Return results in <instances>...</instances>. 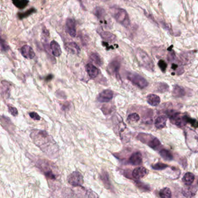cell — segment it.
I'll use <instances>...</instances> for the list:
<instances>
[{"label": "cell", "instance_id": "6da1fadb", "mask_svg": "<svg viewBox=\"0 0 198 198\" xmlns=\"http://www.w3.org/2000/svg\"><path fill=\"white\" fill-rule=\"evenodd\" d=\"M32 140L44 153L50 157L55 158L58 154L59 148L51 136L45 131L34 130L30 134Z\"/></svg>", "mask_w": 198, "mask_h": 198}, {"label": "cell", "instance_id": "7a4b0ae2", "mask_svg": "<svg viewBox=\"0 0 198 198\" xmlns=\"http://www.w3.org/2000/svg\"><path fill=\"white\" fill-rule=\"evenodd\" d=\"M136 54L138 61L141 66L150 71L154 70V62L145 51L141 48H138Z\"/></svg>", "mask_w": 198, "mask_h": 198}, {"label": "cell", "instance_id": "3957f363", "mask_svg": "<svg viewBox=\"0 0 198 198\" xmlns=\"http://www.w3.org/2000/svg\"><path fill=\"white\" fill-rule=\"evenodd\" d=\"M112 14L116 21L125 28H128L130 25V21L127 11L122 8H115L112 11Z\"/></svg>", "mask_w": 198, "mask_h": 198}, {"label": "cell", "instance_id": "277c9868", "mask_svg": "<svg viewBox=\"0 0 198 198\" xmlns=\"http://www.w3.org/2000/svg\"><path fill=\"white\" fill-rule=\"evenodd\" d=\"M52 163H50L47 160H42V162L39 164V166L47 178L51 180H55L58 175L56 174L55 165L52 166Z\"/></svg>", "mask_w": 198, "mask_h": 198}, {"label": "cell", "instance_id": "5b68a950", "mask_svg": "<svg viewBox=\"0 0 198 198\" xmlns=\"http://www.w3.org/2000/svg\"><path fill=\"white\" fill-rule=\"evenodd\" d=\"M127 78L132 84L141 89L147 87L148 86V82L144 77L135 73H128Z\"/></svg>", "mask_w": 198, "mask_h": 198}, {"label": "cell", "instance_id": "8992f818", "mask_svg": "<svg viewBox=\"0 0 198 198\" xmlns=\"http://www.w3.org/2000/svg\"><path fill=\"white\" fill-rule=\"evenodd\" d=\"M67 181L73 187H81L84 183L82 174L78 171H74L68 177Z\"/></svg>", "mask_w": 198, "mask_h": 198}, {"label": "cell", "instance_id": "52a82bcc", "mask_svg": "<svg viewBox=\"0 0 198 198\" xmlns=\"http://www.w3.org/2000/svg\"><path fill=\"white\" fill-rule=\"evenodd\" d=\"M120 62L118 60L112 61L108 67V70L112 75H115L117 78H119V70L120 67Z\"/></svg>", "mask_w": 198, "mask_h": 198}, {"label": "cell", "instance_id": "ba28073f", "mask_svg": "<svg viewBox=\"0 0 198 198\" xmlns=\"http://www.w3.org/2000/svg\"><path fill=\"white\" fill-rule=\"evenodd\" d=\"M113 92L110 89H106L99 93L97 97V100L100 102H108L113 98Z\"/></svg>", "mask_w": 198, "mask_h": 198}, {"label": "cell", "instance_id": "9c48e42d", "mask_svg": "<svg viewBox=\"0 0 198 198\" xmlns=\"http://www.w3.org/2000/svg\"><path fill=\"white\" fill-rule=\"evenodd\" d=\"M64 48L66 52L73 55H77L80 52L79 46L74 42H69L64 44Z\"/></svg>", "mask_w": 198, "mask_h": 198}, {"label": "cell", "instance_id": "30bf717a", "mask_svg": "<svg viewBox=\"0 0 198 198\" xmlns=\"http://www.w3.org/2000/svg\"><path fill=\"white\" fill-rule=\"evenodd\" d=\"M21 52L24 58L29 59H32L35 56V52L33 48L28 45H25L22 47Z\"/></svg>", "mask_w": 198, "mask_h": 198}, {"label": "cell", "instance_id": "8fae6325", "mask_svg": "<svg viewBox=\"0 0 198 198\" xmlns=\"http://www.w3.org/2000/svg\"><path fill=\"white\" fill-rule=\"evenodd\" d=\"M148 170L144 167H138L132 171V175L135 179L139 180L147 176Z\"/></svg>", "mask_w": 198, "mask_h": 198}, {"label": "cell", "instance_id": "7c38bea8", "mask_svg": "<svg viewBox=\"0 0 198 198\" xmlns=\"http://www.w3.org/2000/svg\"><path fill=\"white\" fill-rule=\"evenodd\" d=\"M66 26L67 30L70 36L72 37H75L76 36V29L74 21L71 18L67 19Z\"/></svg>", "mask_w": 198, "mask_h": 198}, {"label": "cell", "instance_id": "4fadbf2b", "mask_svg": "<svg viewBox=\"0 0 198 198\" xmlns=\"http://www.w3.org/2000/svg\"><path fill=\"white\" fill-rule=\"evenodd\" d=\"M128 162L133 166L141 165L143 163L142 154L139 152L134 153L129 158Z\"/></svg>", "mask_w": 198, "mask_h": 198}, {"label": "cell", "instance_id": "5bb4252c", "mask_svg": "<svg viewBox=\"0 0 198 198\" xmlns=\"http://www.w3.org/2000/svg\"><path fill=\"white\" fill-rule=\"evenodd\" d=\"M50 50L52 55L56 57H59L62 54V50L59 44L55 40H52L50 43Z\"/></svg>", "mask_w": 198, "mask_h": 198}, {"label": "cell", "instance_id": "9a60e30c", "mask_svg": "<svg viewBox=\"0 0 198 198\" xmlns=\"http://www.w3.org/2000/svg\"><path fill=\"white\" fill-rule=\"evenodd\" d=\"M86 70L88 76L91 78H96L99 74V69L92 63H88L86 65Z\"/></svg>", "mask_w": 198, "mask_h": 198}, {"label": "cell", "instance_id": "2e32d148", "mask_svg": "<svg viewBox=\"0 0 198 198\" xmlns=\"http://www.w3.org/2000/svg\"><path fill=\"white\" fill-rule=\"evenodd\" d=\"M194 51H184L180 55V61L182 64H188L194 56Z\"/></svg>", "mask_w": 198, "mask_h": 198}, {"label": "cell", "instance_id": "e0dca14e", "mask_svg": "<svg viewBox=\"0 0 198 198\" xmlns=\"http://www.w3.org/2000/svg\"><path fill=\"white\" fill-rule=\"evenodd\" d=\"M188 187L183 188L182 192L183 195L187 198H192L195 196L197 191V188L191 185H187Z\"/></svg>", "mask_w": 198, "mask_h": 198}, {"label": "cell", "instance_id": "ac0fdd59", "mask_svg": "<svg viewBox=\"0 0 198 198\" xmlns=\"http://www.w3.org/2000/svg\"><path fill=\"white\" fill-rule=\"evenodd\" d=\"M1 95L4 98H8L10 95V91H11V85L10 83L2 81L1 82Z\"/></svg>", "mask_w": 198, "mask_h": 198}, {"label": "cell", "instance_id": "d6986e66", "mask_svg": "<svg viewBox=\"0 0 198 198\" xmlns=\"http://www.w3.org/2000/svg\"><path fill=\"white\" fill-rule=\"evenodd\" d=\"M100 36L102 37V39L104 40L105 41L109 43L115 42L116 40V37L115 34L113 33H110L108 31H104L102 30L99 32Z\"/></svg>", "mask_w": 198, "mask_h": 198}, {"label": "cell", "instance_id": "ffe728a7", "mask_svg": "<svg viewBox=\"0 0 198 198\" xmlns=\"http://www.w3.org/2000/svg\"><path fill=\"white\" fill-rule=\"evenodd\" d=\"M147 101L149 104L153 106L159 105L160 102V98L156 94H149L147 97Z\"/></svg>", "mask_w": 198, "mask_h": 198}, {"label": "cell", "instance_id": "44dd1931", "mask_svg": "<svg viewBox=\"0 0 198 198\" xmlns=\"http://www.w3.org/2000/svg\"><path fill=\"white\" fill-rule=\"evenodd\" d=\"M174 124L180 127H184L187 124V119L184 117H180L178 114L174 115L171 118Z\"/></svg>", "mask_w": 198, "mask_h": 198}, {"label": "cell", "instance_id": "7402d4cb", "mask_svg": "<svg viewBox=\"0 0 198 198\" xmlns=\"http://www.w3.org/2000/svg\"><path fill=\"white\" fill-rule=\"evenodd\" d=\"M167 118L164 115L160 116L155 120V127L158 129H162L166 126Z\"/></svg>", "mask_w": 198, "mask_h": 198}, {"label": "cell", "instance_id": "603a6c76", "mask_svg": "<svg viewBox=\"0 0 198 198\" xmlns=\"http://www.w3.org/2000/svg\"><path fill=\"white\" fill-rule=\"evenodd\" d=\"M173 95L177 98H180L185 95V91L183 87H182L180 86L176 85L174 86L173 89L172 91Z\"/></svg>", "mask_w": 198, "mask_h": 198}, {"label": "cell", "instance_id": "cb8c5ba5", "mask_svg": "<svg viewBox=\"0 0 198 198\" xmlns=\"http://www.w3.org/2000/svg\"><path fill=\"white\" fill-rule=\"evenodd\" d=\"M100 176H101V179L103 182L105 187L108 189H110L111 188V184H110V181H109L108 173L105 171L102 170L101 172Z\"/></svg>", "mask_w": 198, "mask_h": 198}, {"label": "cell", "instance_id": "d4e9b609", "mask_svg": "<svg viewBox=\"0 0 198 198\" xmlns=\"http://www.w3.org/2000/svg\"><path fill=\"white\" fill-rule=\"evenodd\" d=\"M195 180V175L190 172L187 173L182 178V181L186 185H192Z\"/></svg>", "mask_w": 198, "mask_h": 198}, {"label": "cell", "instance_id": "484cf974", "mask_svg": "<svg viewBox=\"0 0 198 198\" xmlns=\"http://www.w3.org/2000/svg\"><path fill=\"white\" fill-rule=\"evenodd\" d=\"M159 154L162 156V158L167 161H170L173 159V156L171 154L170 152L165 149H162L160 151Z\"/></svg>", "mask_w": 198, "mask_h": 198}, {"label": "cell", "instance_id": "4316f807", "mask_svg": "<svg viewBox=\"0 0 198 198\" xmlns=\"http://www.w3.org/2000/svg\"><path fill=\"white\" fill-rule=\"evenodd\" d=\"M147 144L149 147L153 149H156L159 148L160 145V142L157 138H150L149 141H148Z\"/></svg>", "mask_w": 198, "mask_h": 198}, {"label": "cell", "instance_id": "83f0119b", "mask_svg": "<svg viewBox=\"0 0 198 198\" xmlns=\"http://www.w3.org/2000/svg\"><path fill=\"white\" fill-rule=\"evenodd\" d=\"M94 14L97 18H98L99 19H102L105 17L106 13L102 8L97 6L94 9Z\"/></svg>", "mask_w": 198, "mask_h": 198}, {"label": "cell", "instance_id": "f1b7e54d", "mask_svg": "<svg viewBox=\"0 0 198 198\" xmlns=\"http://www.w3.org/2000/svg\"><path fill=\"white\" fill-rule=\"evenodd\" d=\"M89 58H90V60L92 61L96 65L98 66H101L102 65V60L98 54L93 53L91 54Z\"/></svg>", "mask_w": 198, "mask_h": 198}, {"label": "cell", "instance_id": "f546056e", "mask_svg": "<svg viewBox=\"0 0 198 198\" xmlns=\"http://www.w3.org/2000/svg\"><path fill=\"white\" fill-rule=\"evenodd\" d=\"M160 196L162 198H170L171 197V191L169 188H164L159 192Z\"/></svg>", "mask_w": 198, "mask_h": 198}, {"label": "cell", "instance_id": "4dcf8cb0", "mask_svg": "<svg viewBox=\"0 0 198 198\" xmlns=\"http://www.w3.org/2000/svg\"><path fill=\"white\" fill-rule=\"evenodd\" d=\"M140 117L137 113H133L129 115L127 117V121L129 123H136L139 121Z\"/></svg>", "mask_w": 198, "mask_h": 198}, {"label": "cell", "instance_id": "1f68e13d", "mask_svg": "<svg viewBox=\"0 0 198 198\" xmlns=\"http://www.w3.org/2000/svg\"><path fill=\"white\" fill-rule=\"evenodd\" d=\"M169 167V166L166 164H164L162 163H158L152 166V168L156 170H165L166 168Z\"/></svg>", "mask_w": 198, "mask_h": 198}, {"label": "cell", "instance_id": "d6a6232c", "mask_svg": "<svg viewBox=\"0 0 198 198\" xmlns=\"http://www.w3.org/2000/svg\"><path fill=\"white\" fill-rule=\"evenodd\" d=\"M176 59V54L175 52L173 50H171L167 55V60L169 62H173L175 61Z\"/></svg>", "mask_w": 198, "mask_h": 198}, {"label": "cell", "instance_id": "836d02e7", "mask_svg": "<svg viewBox=\"0 0 198 198\" xmlns=\"http://www.w3.org/2000/svg\"><path fill=\"white\" fill-rule=\"evenodd\" d=\"M158 66L159 67L160 70H162V72H163V73L166 72V68L167 67V65L165 61H164L163 60H160L158 62Z\"/></svg>", "mask_w": 198, "mask_h": 198}, {"label": "cell", "instance_id": "e575fe53", "mask_svg": "<svg viewBox=\"0 0 198 198\" xmlns=\"http://www.w3.org/2000/svg\"><path fill=\"white\" fill-rule=\"evenodd\" d=\"M162 89H163L164 91L166 92V91H167L169 89V86L166 83H159L158 86V92H163Z\"/></svg>", "mask_w": 198, "mask_h": 198}, {"label": "cell", "instance_id": "d590c367", "mask_svg": "<svg viewBox=\"0 0 198 198\" xmlns=\"http://www.w3.org/2000/svg\"><path fill=\"white\" fill-rule=\"evenodd\" d=\"M8 111L11 113V115L14 116H17L18 115V111L17 110V108L15 107H12L11 106H8Z\"/></svg>", "mask_w": 198, "mask_h": 198}, {"label": "cell", "instance_id": "8d00e7d4", "mask_svg": "<svg viewBox=\"0 0 198 198\" xmlns=\"http://www.w3.org/2000/svg\"><path fill=\"white\" fill-rule=\"evenodd\" d=\"M29 116L32 119H33V120H40L41 119L40 116L38 115V113H37L34 112L30 113Z\"/></svg>", "mask_w": 198, "mask_h": 198}, {"label": "cell", "instance_id": "74e56055", "mask_svg": "<svg viewBox=\"0 0 198 198\" xmlns=\"http://www.w3.org/2000/svg\"><path fill=\"white\" fill-rule=\"evenodd\" d=\"M1 49H2V50L6 51V50H7L8 48V47L6 45V43L3 42L2 40H1Z\"/></svg>", "mask_w": 198, "mask_h": 198}, {"label": "cell", "instance_id": "f35d334b", "mask_svg": "<svg viewBox=\"0 0 198 198\" xmlns=\"http://www.w3.org/2000/svg\"><path fill=\"white\" fill-rule=\"evenodd\" d=\"M171 68H172L173 70H176L178 69V65H177L176 63H173V64H172V66H171Z\"/></svg>", "mask_w": 198, "mask_h": 198}]
</instances>
